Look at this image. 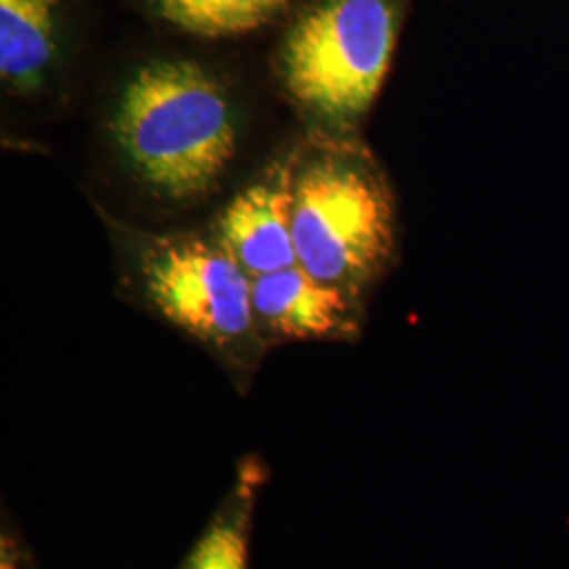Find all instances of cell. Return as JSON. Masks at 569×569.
<instances>
[{
	"label": "cell",
	"mask_w": 569,
	"mask_h": 569,
	"mask_svg": "<svg viewBox=\"0 0 569 569\" xmlns=\"http://www.w3.org/2000/svg\"><path fill=\"white\" fill-rule=\"evenodd\" d=\"M0 569H37L32 550L23 542L20 531L11 521H2L0 536Z\"/></svg>",
	"instance_id": "obj_10"
},
{
	"label": "cell",
	"mask_w": 569,
	"mask_h": 569,
	"mask_svg": "<svg viewBox=\"0 0 569 569\" xmlns=\"http://www.w3.org/2000/svg\"><path fill=\"white\" fill-rule=\"evenodd\" d=\"M397 232L392 186L361 136L308 133L296 146L293 244L300 268L367 302L397 262Z\"/></svg>",
	"instance_id": "obj_4"
},
{
	"label": "cell",
	"mask_w": 569,
	"mask_h": 569,
	"mask_svg": "<svg viewBox=\"0 0 569 569\" xmlns=\"http://www.w3.org/2000/svg\"><path fill=\"white\" fill-rule=\"evenodd\" d=\"M296 148L260 171L218 213L211 234L249 279L298 264L293 244Z\"/></svg>",
	"instance_id": "obj_6"
},
{
	"label": "cell",
	"mask_w": 569,
	"mask_h": 569,
	"mask_svg": "<svg viewBox=\"0 0 569 569\" xmlns=\"http://www.w3.org/2000/svg\"><path fill=\"white\" fill-rule=\"evenodd\" d=\"M102 218L124 298L203 348L247 395L268 348L243 268L211 232H152Z\"/></svg>",
	"instance_id": "obj_2"
},
{
	"label": "cell",
	"mask_w": 569,
	"mask_h": 569,
	"mask_svg": "<svg viewBox=\"0 0 569 569\" xmlns=\"http://www.w3.org/2000/svg\"><path fill=\"white\" fill-rule=\"evenodd\" d=\"M409 9L411 0H302L287 18L272 72L308 133L361 136Z\"/></svg>",
	"instance_id": "obj_3"
},
{
	"label": "cell",
	"mask_w": 569,
	"mask_h": 569,
	"mask_svg": "<svg viewBox=\"0 0 569 569\" xmlns=\"http://www.w3.org/2000/svg\"><path fill=\"white\" fill-rule=\"evenodd\" d=\"M302 0H136L143 16L209 41L239 39L274 26Z\"/></svg>",
	"instance_id": "obj_9"
},
{
	"label": "cell",
	"mask_w": 569,
	"mask_h": 569,
	"mask_svg": "<svg viewBox=\"0 0 569 569\" xmlns=\"http://www.w3.org/2000/svg\"><path fill=\"white\" fill-rule=\"evenodd\" d=\"M270 481V468L256 451L243 453L224 496L207 519L178 569H251L256 510Z\"/></svg>",
	"instance_id": "obj_8"
},
{
	"label": "cell",
	"mask_w": 569,
	"mask_h": 569,
	"mask_svg": "<svg viewBox=\"0 0 569 569\" xmlns=\"http://www.w3.org/2000/svg\"><path fill=\"white\" fill-rule=\"evenodd\" d=\"M251 306L268 350L291 342H357L366 326V300L298 264L251 279Z\"/></svg>",
	"instance_id": "obj_5"
},
{
	"label": "cell",
	"mask_w": 569,
	"mask_h": 569,
	"mask_svg": "<svg viewBox=\"0 0 569 569\" xmlns=\"http://www.w3.org/2000/svg\"><path fill=\"white\" fill-rule=\"evenodd\" d=\"M106 129L122 173L146 197L194 204L218 192L237 163L243 114L216 68L154 58L122 79Z\"/></svg>",
	"instance_id": "obj_1"
},
{
	"label": "cell",
	"mask_w": 569,
	"mask_h": 569,
	"mask_svg": "<svg viewBox=\"0 0 569 569\" xmlns=\"http://www.w3.org/2000/svg\"><path fill=\"white\" fill-rule=\"evenodd\" d=\"M68 0H0V81L7 93L39 98L63 74Z\"/></svg>",
	"instance_id": "obj_7"
}]
</instances>
